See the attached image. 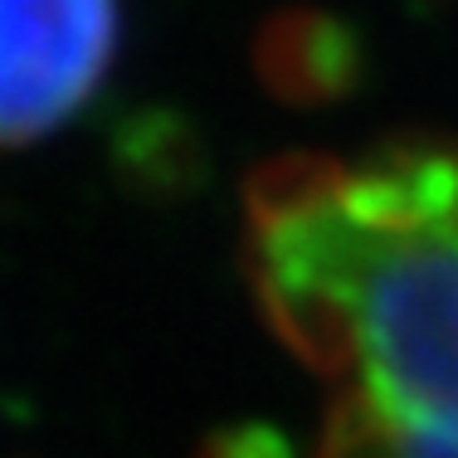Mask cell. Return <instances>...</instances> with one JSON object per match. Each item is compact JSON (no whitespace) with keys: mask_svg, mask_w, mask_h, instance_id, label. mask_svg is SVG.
I'll return each mask as SVG.
<instances>
[{"mask_svg":"<svg viewBox=\"0 0 458 458\" xmlns=\"http://www.w3.org/2000/svg\"><path fill=\"white\" fill-rule=\"evenodd\" d=\"M244 274L342 395L458 439V137L268 161L244 185Z\"/></svg>","mask_w":458,"mask_h":458,"instance_id":"1","label":"cell"},{"mask_svg":"<svg viewBox=\"0 0 458 458\" xmlns=\"http://www.w3.org/2000/svg\"><path fill=\"white\" fill-rule=\"evenodd\" d=\"M123 0H0V151L35 147L103 93Z\"/></svg>","mask_w":458,"mask_h":458,"instance_id":"2","label":"cell"},{"mask_svg":"<svg viewBox=\"0 0 458 458\" xmlns=\"http://www.w3.org/2000/svg\"><path fill=\"white\" fill-rule=\"evenodd\" d=\"M259 64H264V79L288 98H327L356 69L346 35L332 20H318V15L274 20L264 35Z\"/></svg>","mask_w":458,"mask_h":458,"instance_id":"3","label":"cell"},{"mask_svg":"<svg viewBox=\"0 0 458 458\" xmlns=\"http://www.w3.org/2000/svg\"><path fill=\"white\" fill-rule=\"evenodd\" d=\"M318 458H458V439L429 429V424L390 420V414L342 395Z\"/></svg>","mask_w":458,"mask_h":458,"instance_id":"4","label":"cell"},{"mask_svg":"<svg viewBox=\"0 0 458 458\" xmlns=\"http://www.w3.org/2000/svg\"><path fill=\"white\" fill-rule=\"evenodd\" d=\"M210 458H293V454L268 429H239V434H225Z\"/></svg>","mask_w":458,"mask_h":458,"instance_id":"5","label":"cell"}]
</instances>
